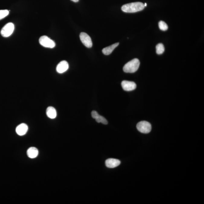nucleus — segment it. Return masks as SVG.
<instances>
[{
    "label": "nucleus",
    "mask_w": 204,
    "mask_h": 204,
    "mask_svg": "<svg viewBox=\"0 0 204 204\" xmlns=\"http://www.w3.org/2000/svg\"><path fill=\"white\" fill-rule=\"evenodd\" d=\"M80 39L83 44L87 48H91L93 44L91 37L87 33L82 32L80 33Z\"/></svg>",
    "instance_id": "obj_6"
},
{
    "label": "nucleus",
    "mask_w": 204,
    "mask_h": 204,
    "mask_svg": "<svg viewBox=\"0 0 204 204\" xmlns=\"http://www.w3.org/2000/svg\"><path fill=\"white\" fill-rule=\"evenodd\" d=\"M144 7H146L147 6V4L146 3H145V4H144Z\"/></svg>",
    "instance_id": "obj_19"
},
{
    "label": "nucleus",
    "mask_w": 204,
    "mask_h": 204,
    "mask_svg": "<svg viewBox=\"0 0 204 204\" xmlns=\"http://www.w3.org/2000/svg\"><path fill=\"white\" fill-rule=\"evenodd\" d=\"M105 163L107 167L113 168L118 166L120 164L121 162L116 159L109 158L106 160Z\"/></svg>",
    "instance_id": "obj_11"
},
{
    "label": "nucleus",
    "mask_w": 204,
    "mask_h": 204,
    "mask_svg": "<svg viewBox=\"0 0 204 204\" xmlns=\"http://www.w3.org/2000/svg\"><path fill=\"white\" fill-rule=\"evenodd\" d=\"M140 65L138 59L135 58L128 62L124 66V72L128 73H133L137 71Z\"/></svg>",
    "instance_id": "obj_2"
},
{
    "label": "nucleus",
    "mask_w": 204,
    "mask_h": 204,
    "mask_svg": "<svg viewBox=\"0 0 204 204\" xmlns=\"http://www.w3.org/2000/svg\"><path fill=\"white\" fill-rule=\"evenodd\" d=\"M144 8L143 3L136 2L124 5L121 7V10L125 13H133L143 10Z\"/></svg>",
    "instance_id": "obj_1"
},
{
    "label": "nucleus",
    "mask_w": 204,
    "mask_h": 204,
    "mask_svg": "<svg viewBox=\"0 0 204 204\" xmlns=\"http://www.w3.org/2000/svg\"><path fill=\"white\" fill-rule=\"evenodd\" d=\"M28 130V127L26 124L22 123L16 127V131L18 135L23 136L26 134Z\"/></svg>",
    "instance_id": "obj_9"
},
{
    "label": "nucleus",
    "mask_w": 204,
    "mask_h": 204,
    "mask_svg": "<svg viewBox=\"0 0 204 204\" xmlns=\"http://www.w3.org/2000/svg\"><path fill=\"white\" fill-rule=\"evenodd\" d=\"M15 29V26L13 23L9 22L6 24L1 30L2 36L4 37H8L13 32Z\"/></svg>",
    "instance_id": "obj_5"
},
{
    "label": "nucleus",
    "mask_w": 204,
    "mask_h": 204,
    "mask_svg": "<svg viewBox=\"0 0 204 204\" xmlns=\"http://www.w3.org/2000/svg\"><path fill=\"white\" fill-rule=\"evenodd\" d=\"M9 13L8 10H0V20L4 19L5 17L8 16Z\"/></svg>",
    "instance_id": "obj_17"
},
{
    "label": "nucleus",
    "mask_w": 204,
    "mask_h": 204,
    "mask_svg": "<svg viewBox=\"0 0 204 204\" xmlns=\"http://www.w3.org/2000/svg\"><path fill=\"white\" fill-rule=\"evenodd\" d=\"M121 86L124 90L126 91H131L137 87V85L133 81H123L122 82Z\"/></svg>",
    "instance_id": "obj_7"
},
{
    "label": "nucleus",
    "mask_w": 204,
    "mask_h": 204,
    "mask_svg": "<svg viewBox=\"0 0 204 204\" xmlns=\"http://www.w3.org/2000/svg\"><path fill=\"white\" fill-rule=\"evenodd\" d=\"M156 53L157 54H161L164 51L165 48L164 45L161 43L158 44L156 47Z\"/></svg>",
    "instance_id": "obj_15"
},
{
    "label": "nucleus",
    "mask_w": 204,
    "mask_h": 204,
    "mask_svg": "<svg viewBox=\"0 0 204 204\" xmlns=\"http://www.w3.org/2000/svg\"><path fill=\"white\" fill-rule=\"evenodd\" d=\"M39 42L42 46L46 48H53L56 45L55 42L46 36L40 37L39 39Z\"/></svg>",
    "instance_id": "obj_4"
},
{
    "label": "nucleus",
    "mask_w": 204,
    "mask_h": 204,
    "mask_svg": "<svg viewBox=\"0 0 204 204\" xmlns=\"http://www.w3.org/2000/svg\"><path fill=\"white\" fill-rule=\"evenodd\" d=\"M119 44V43H116L113 44V45H110L109 46L104 48L102 49V52L105 55H109Z\"/></svg>",
    "instance_id": "obj_14"
},
{
    "label": "nucleus",
    "mask_w": 204,
    "mask_h": 204,
    "mask_svg": "<svg viewBox=\"0 0 204 204\" xmlns=\"http://www.w3.org/2000/svg\"><path fill=\"white\" fill-rule=\"evenodd\" d=\"M46 114L47 116L50 118L54 119L57 117V112L53 107H49L47 109Z\"/></svg>",
    "instance_id": "obj_13"
},
{
    "label": "nucleus",
    "mask_w": 204,
    "mask_h": 204,
    "mask_svg": "<svg viewBox=\"0 0 204 204\" xmlns=\"http://www.w3.org/2000/svg\"><path fill=\"white\" fill-rule=\"evenodd\" d=\"M38 150L37 148L35 147H31L27 151V155L30 158H36L38 155Z\"/></svg>",
    "instance_id": "obj_12"
},
{
    "label": "nucleus",
    "mask_w": 204,
    "mask_h": 204,
    "mask_svg": "<svg viewBox=\"0 0 204 204\" xmlns=\"http://www.w3.org/2000/svg\"><path fill=\"white\" fill-rule=\"evenodd\" d=\"M159 27L160 30L163 31H165L168 28L167 24L163 21H160L158 23Z\"/></svg>",
    "instance_id": "obj_16"
},
{
    "label": "nucleus",
    "mask_w": 204,
    "mask_h": 204,
    "mask_svg": "<svg viewBox=\"0 0 204 204\" xmlns=\"http://www.w3.org/2000/svg\"><path fill=\"white\" fill-rule=\"evenodd\" d=\"M71 1L74 2H78L79 0H71Z\"/></svg>",
    "instance_id": "obj_18"
},
{
    "label": "nucleus",
    "mask_w": 204,
    "mask_h": 204,
    "mask_svg": "<svg viewBox=\"0 0 204 204\" xmlns=\"http://www.w3.org/2000/svg\"><path fill=\"white\" fill-rule=\"evenodd\" d=\"M137 128L139 131L143 134L149 133L152 129L151 124L144 121L138 122L137 125Z\"/></svg>",
    "instance_id": "obj_3"
},
{
    "label": "nucleus",
    "mask_w": 204,
    "mask_h": 204,
    "mask_svg": "<svg viewBox=\"0 0 204 204\" xmlns=\"http://www.w3.org/2000/svg\"><path fill=\"white\" fill-rule=\"evenodd\" d=\"M91 114L92 118L96 119V121L98 123H102L104 125H107L108 124L106 119L103 116L100 115L97 112L93 111L92 112Z\"/></svg>",
    "instance_id": "obj_10"
},
{
    "label": "nucleus",
    "mask_w": 204,
    "mask_h": 204,
    "mask_svg": "<svg viewBox=\"0 0 204 204\" xmlns=\"http://www.w3.org/2000/svg\"><path fill=\"white\" fill-rule=\"evenodd\" d=\"M69 65L66 60H63L57 65V71L59 73H63L69 69Z\"/></svg>",
    "instance_id": "obj_8"
}]
</instances>
